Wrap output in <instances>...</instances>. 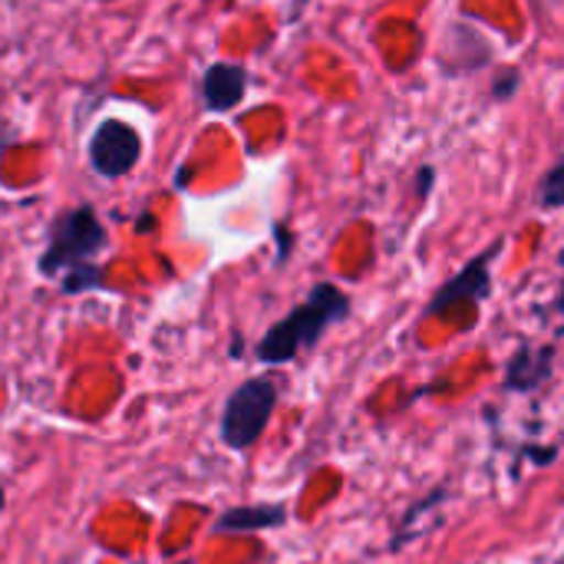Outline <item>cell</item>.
I'll use <instances>...</instances> for the list:
<instances>
[{"label": "cell", "mask_w": 564, "mask_h": 564, "mask_svg": "<svg viewBox=\"0 0 564 564\" xmlns=\"http://www.w3.org/2000/svg\"><path fill=\"white\" fill-rule=\"evenodd\" d=\"M350 317V297L330 284V281H321L311 288L307 301L297 304L284 321H278L258 344V360L261 364H271V367H281V364H291L301 350H311L327 327L340 324Z\"/></svg>", "instance_id": "1"}, {"label": "cell", "mask_w": 564, "mask_h": 564, "mask_svg": "<svg viewBox=\"0 0 564 564\" xmlns=\"http://www.w3.org/2000/svg\"><path fill=\"white\" fill-rule=\"evenodd\" d=\"M278 406V383L271 377L245 380L221 410V440L228 449H251L268 430Z\"/></svg>", "instance_id": "2"}, {"label": "cell", "mask_w": 564, "mask_h": 564, "mask_svg": "<svg viewBox=\"0 0 564 564\" xmlns=\"http://www.w3.org/2000/svg\"><path fill=\"white\" fill-rule=\"evenodd\" d=\"M102 245H106V231L99 218L89 208H73L53 221L50 245L40 254V274L53 278L59 271H73L86 264L96 251H102Z\"/></svg>", "instance_id": "3"}, {"label": "cell", "mask_w": 564, "mask_h": 564, "mask_svg": "<svg viewBox=\"0 0 564 564\" xmlns=\"http://www.w3.org/2000/svg\"><path fill=\"white\" fill-rule=\"evenodd\" d=\"M506 241H496L489 245L486 251H479L456 278H449L436 294L433 301L426 304V314H446V311H456L463 304H479L492 294V261L502 254Z\"/></svg>", "instance_id": "4"}, {"label": "cell", "mask_w": 564, "mask_h": 564, "mask_svg": "<svg viewBox=\"0 0 564 564\" xmlns=\"http://www.w3.org/2000/svg\"><path fill=\"white\" fill-rule=\"evenodd\" d=\"M139 152H142L139 132H135L129 122H119V119H106V122L93 132V142H89L93 169H96L99 175H106V178L126 175V172L139 162Z\"/></svg>", "instance_id": "5"}, {"label": "cell", "mask_w": 564, "mask_h": 564, "mask_svg": "<svg viewBox=\"0 0 564 564\" xmlns=\"http://www.w3.org/2000/svg\"><path fill=\"white\" fill-rule=\"evenodd\" d=\"M552 367H555V347H529V344H522L516 350V357L509 360L506 387L512 393H532L542 383H549Z\"/></svg>", "instance_id": "6"}, {"label": "cell", "mask_w": 564, "mask_h": 564, "mask_svg": "<svg viewBox=\"0 0 564 564\" xmlns=\"http://www.w3.org/2000/svg\"><path fill=\"white\" fill-rule=\"evenodd\" d=\"M245 89H248V69L238 66V63H215V66L205 73V83H202L205 102H208V109H215V112L235 109V106L245 99Z\"/></svg>", "instance_id": "7"}, {"label": "cell", "mask_w": 564, "mask_h": 564, "mask_svg": "<svg viewBox=\"0 0 564 564\" xmlns=\"http://www.w3.org/2000/svg\"><path fill=\"white\" fill-rule=\"evenodd\" d=\"M288 522V512L284 506H238V509H228L218 522H215V532H264V529H278Z\"/></svg>", "instance_id": "8"}, {"label": "cell", "mask_w": 564, "mask_h": 564, "mask_svg": "<svg viewBox=\"0 0 564 564\" xmlns=\"http://www.w3.org/2000/svg\"><path fill=\"white\" fill-rule=\"evenodd\" d=\"M535 202L539 208L545 212H555V208H564V155L542 175L539 188H535Z\"/></svg>", "instance_id": "9"}, {"label": "cell", "mask_w": 564, "mask_h": 564, "mask_svg": "<svg viewBox=\"0 0 564 564\" xmlns=\"http://www.w3.org/2000/svg\"><path fill=\"white\" fill-rule=\"evenodd\" d=\"M99 284H102V274H99L93 264H79V268H73V271L66 274L63 291H66V294H79V291H89V288H99Z\"/></svg>", "instance_id": "10"}, {"label": "cell", "mask_w": 564, "mask_h": 564, "mask_svg": "<svg viewBox=\"0 0 564 564\" xmlns=\"http://www.w3.org/2000/svg\"><path fill=\"white\" fill-rule=\"evenodd\" d=\"M519 86H522V73L519 69H502L499 79L492 83V99L506 102V99H512L519 93Z\"/></svg>", "instance_id": "11"}, {"label": "cell", "mask_w": 564, "mask_h": 564, "mask_svg": "<svg viewBox=\"0 0 564 564\" xmlns=\"http://www.w3.org/2000/svg\"><path fill=\"white\" fill-rule=\"evenodd\" d=\"M433 182H436V169H433V165H423V169H420V175H416V195H420V198H426V195H430V188H433Z\"/></svg>", "instance_id": "12"}, {"label": "cell", "mask_w": 564, "mask_h": 564, "mask_svg": "<svg viewBox=\"0 0 564 564\" xmlns=\"http://www.w3.org/2000/svg\"><path fill=\"white\" fill-rule=\"evenodd\" d=\"M562 268H564V251H562ZM555 307L564 314V281H562V294H558V304H555Z\"/></svg>", "instance_id": "13"}, {"label": "cell", "mask_w": 564, "mask_h": 564, "mask_svg": "<svg viewBox=\"0 0 564 564\" xmlns=\"http://www.w3.org/2000/svg\"><path fill=\"white\" fill-rule=\"evenodd\" d=\"M0 512H3V489H0Z\"/></svg>", "instance_id": "14"}, {"label": "cell", "mask_w": 564, "mask_h": 564, "mask_svg": "<svg viewBox=\"0 0 564 564\" xmlns=\"http://www.w3.org/2000/svg\"><path fill=\"white\" fill-rule=\"evenodd\" d=\"M178 564H192V562H178Z\"/></svg>", "instance_id": "15"}]
</instances>
